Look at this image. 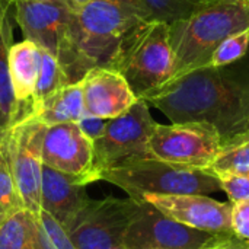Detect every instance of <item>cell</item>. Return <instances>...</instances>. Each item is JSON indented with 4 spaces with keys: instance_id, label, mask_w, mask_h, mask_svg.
Listing matches in <instances>:
<instances>
[{
    "instance_id": "obj_34",
    "label": "cell",
    "mask_w": 249,
    "mask_h": 249,
    "mask_svg": "<svg viewBox=\"0 0 249 249\" xmlns=\"http://www.w3.org/2000/svg\"><path fill=\"white\" fill-rule=\"evenodd\" d=\"M248 175H249V174H248Z\"/></svg>"
},
{
    "instance_id": "obj_28",
    "label": "cell",
    "mask_w": 249,
    "mask_h": 249,
    "mask_svg": "<svg viewBox=\"0 0 249 249\" xmlns=\"http://www.w3.org/2000/svg\"><path fill=\"white\" fill-rule=\"evenodd\" d=\"M107 124H108V120H104V118H98V117H92V115H85L79 123L77 125L80 127V130L83 131V134L93 143L95 140H98L105 128H107Z\"/></svg>"
},
{
    "instance_id": "obj_10",
    "label": "cell",
    "mask_w": 249,
    "mask_h": 249,
    "mask_svg": "<svg viewBox=\"0 0 249 249\" xmlns=\"http://www.w3.org/2000/svg\"><path fill=\"white\" fill-rule=\"evenodd\" d=\"M47 125L34 117L16 123L6 131V146L10 171L23 201L31 213L41 210L42 181V144Z\"/></svg>"
},
{
    "instance_id": "obj_33",
    "label": "cell",
    "mask_w": 249,
    "mask_h": 249,
    "mask_svg": "<svg viewBox=\"0 0 249 249\" xmlns=\"http://www.w3.org/2000/svg\"><path fill=\"white\" fill-rule=\"evenodd\" d=\"M207 1H213V0H207ZM231 1H241V3H248L249 4V0H231Z\"/></svg>"
},
{
    "instance_id": "obj_32",
    "label": "cell",
    "mask_w": 249,
    "mask_h": 249,
    "mask_svg": "<svg viewBox=\"0 0 249 249\" xmlns=\"http://www.w3.org/2000/svg\"><path fill=\"white\" fill-rule=\"evenodd\" d=\"M6 134V130H4V125H3V120H1V115H0V140L3 139V136Z\"/></svg>"
},
{
    "instance_id": "obj_30",
    "label": "cell",
    "mask_w": 249,
    "mask_h": 249,
    "mask_svg": "<svg viewBox=\"0 0 249 249\" xmlns=\"http://www.w3.org/2000/svg\"><path fill=\"white\" fill-rule=\"evenodd\" d=\"M73 9H77V7H80V6H83V4H86V3H89V1H92V0H66ZM131 1H136V3H139L140 4V1L139 0H131ZM142 6V4H140Z\"/></svg>"
},
{
    "instance_id": "obj_24",
    "label": "cell",
    "mask_w": 249,
    "mask_h": 249,
    "mask_svg": "<svg viewBox=\"0 0 249 249\" xmlns=\"http://www.w3.org/2000/svg\"><path fill=\"white\" fill-rule=\"evenodd\" d=\"M206 171L216 177L228 174H249V140L228 149H222Z\"/></svg>"
},
{
    "instance_id": "obj_23",
    "label": "cell",
    "mask_w": 249,
    "mask_h": 249,
    "mask_svg": "<svg viewBox=\"0 0 249 249\" xmlns=\"http://www.w3.org/2000/svg\"><path fill=\"white\" fill-rule=\"evenodd\" d=\"M38 249H76L67 229L45 210L35 214Z\"/></svg>"
},
{
    "instance_id": "obj_31",
    "label": "cell",
    "mask_w": 249,
    "mask_h": 249,
    "mask_svg": "<svg viewBox=\"0 0 249 249\" xmlns=\"http://www.w3.org/2000/svg\"><path fill=\"white\" fill-rule=\"evenodd\" d=\"M6 6L12 7L15 3H19V1H42V0H1Z\"/></svg>"
},
{
    "instance_id": "obj_15",
    "label": "cell",
    "mask_w": 249,
    "mask_h": 249,
    "mask_svg": "<svg viewBox=\"0 0 249 249\" xmlns=\"http://www.w3.org/2000/svg\"><path fill=\"white\" fill-rule=\"evenodd\" d=\"M85 187L86 184L82 178L44 166L41 181V209L50 213L67 229L90 200Z\"/></svg>"
},
{
    "instance_id": "obj_22",
    "label": "cell",
    "mask_w": 249,
    "mask_h": 249,
    "mask_svg": "<svg viewBox=\"0 0 249 249\" xmlns=\"http://www.w3.org/2000/svg\"><path fill=\"white\" fill-rule=\"evenodd\" d=\"M67 85L70 83L55 55L41 48V67H39V76L36 82L35 96H34V108L45 98H48L50 95H53L54 92H57L58 89Z\"/></svg>"
},
{
    "instance_id": "obj_20",
    "label": "cell",
    "mask_w": 249,
    "mask_h": 249,
    "mask_svg": "<svg viewBox=\"0 0 249 249\" xmlns=\"http://www.w3.org/2000/svg\"><path fill=\"white\" fill-rule=\"evenodd\" d=\"M22 210H25V206L10 171L6 139L3 136L0 140V225Z\"/></svg>"
},
{
    "instance_id": "obj_4",
    "label": "cell",
    "mask_w": 249,
    "mask_h": 249,
    "mask_svg": "<svg viewBox=\"0 0 249 249\" xmlns=\"http://www.w3.org/2000/svg\"><path fill=\"white\" fill-rule=\"evenodd\" d=\"M118 71L137 99H146L174 79L175 63L169 25L146 20L121 42L109 67Z\"/></svg>"
},
{
    "instance_id": "obj_26",
    "label": "cell",
    "mask_w": 249,
    "mask_h": 249,
    "mask_svg": "<svg viewBox=\"0 0 249 249\" xmlns=\"http://www.w3.org/2000/svg\"><path fill=\"white\" fill-rule=\"evenodd\" d=\"M222 185V191H225L229 200L235 204L239 201L249 200V175L244 174H228L217 177Z\"/></svg>"
},
{
    "instance_id": "obj_11",
    "label": "cell",
    "mask_w": 249,
    "mask_h": 249,
    "mask_svg": "<svg viewBox=\"0 0 249 249\" xmlns=\"http://www.w3.org/2000/svg\"><path fill=\"white\" fill-rule=\"evenodd\" d=\"M13 19L25 39L57 57L70 35L74 9L66 0L19 1L13 4Z\"/></svg>"
},
{
    "instance_id": "obj_8",
    "label": "cell",
    "mask_w": 249,
    "mask_h": 249,
    "mask_svg": "<svg viewBox=\"0 0 249 249\" xmlns=\"http://www.w3.org/2000/svg\"><path fill=\"white\" fill-rule=\"evenodd\" d=\"M233 239V233L206 232L175 222L142 201V209L124 236L123 249H212Z\"/></svg>"
},
{
    "instance_id": "obj_2",
    "label": "cell",
    "mask_w": 249,
    "mask_h": 249,
    "mask_svg": "<svg viewBox=\"0 0 249 249\" xmlns=\"http://www.w3.org/2000/svg\"><path fill=\"white\" fill-rule=\"evenodd\" d=\"M149 20L144 9L131 0H92L74 9L70 38L55 57L70 85L96 67H109L123 39Z\"/></svg>"
},
{
    "instance_id": "obj_21",
    "label": "cell",
    "mask_w": 249,
    "mask_h": 249,
    "mask_svg": "<svg viewBox=\"0 0 249 249\" xmlns=\"http://www.w3.org/2000/svg\"><path fill=\"white\" fill-rule=\"evenodd\" d=\"M149 20H159L168 25L182 20L197 9L209 3L207 0H139Z\"/></svg>"
},
{
    "instance_id": "obj_6",
    "label": "cell",
    "mask_w": 249,
    "mask_h": 249,
    "mask_svg": "<svg viewBox=\"0 0 249 249\" xmlns=\"http://www.w3.org/2000/svg\"><path fill=\"white\" fill-rule=\"evenodd\" d=\"M156 124L147 102L143 99H137L124 114L108 120L104 134L93 142V174L96 179L99 181L102 171L150 158L149 140Z\"/></svg>"
},
{
    "instance_id": "obj_18",
    "label": "cell",
    "mask_w": 249,
    "mask_h": 249,
    "mask_svg": "<svg viewBox=\"0 0 249 249\" xmlns=\"http://www.w3.org/2000/svg\"><path fill=\"white\" fill-rule=\"evenodd\" d=\"M85 115L86 109L82 86L80 83H73L58 89L39 102L31 117L50 127L64 123H79Z\"/></svg>"
},
{
    "instance_id": "obj_1",
    "label": "cell",
    "mask_w": 249,
    "mask_h": 249,
    "mask_svg": "<svg viewBox=\"0 0 249 249\" xmlns=\"http://www.w3.org/2000/svg\"><path fill=\"white\" fill-rule=\"evenodd\" d=\"M172 124L204 123L220 136L222 149L249 140V55L228 66H206L182 74L146 99Z\"/></svg>"
},
{
    "instance_id": "obj_12",
    "label": "cell",
    "mask_w": 249,
    "mask_h": 249,
    "mask_svg": "<svg viewBox=\"0 0 249 249\" xmlns=\"http://www.w3.org/2000/svg\"><path fill=\"white\" fill-rule=\"evenodd\" d=\"M42 163L54 171L82 178L86 185L98 181L93 174V143L83 134L77 123L47 127Z\"/></svg>"
},
{
    "instance_id": "obj_7",
    "label": "cell",
    "mask_w": 249,
    "mask_h": 249,
    "mask_svg": "<svg viewBox=\"0 0 249 249\" xmlns=\"http://www.w3.org/2000/svg\"><path fill=\"white\" fill-rule=\"evenodd\" d=\"M142 209L131 197L89 200L67 228L76 249H123L124 236Z\"/></svg>"
},
{
    "instance_id": "obj_27",
    "label": "cell",
    "mask_w": 249,
    "mask_h": 249,
    "mask_svg": "<svg viewBox=\"0 0 249 249\" xmlns=\"http://www.w3.org/2000/svg\"><path fill=\"white\" fill-rule=\"evenodd\" d=\"M231 228L236 238L249 244V200L232 204Z\"/></svg>"
},
{
    "instance_id": "obj_16",
    "label": "cell",
    "mask_w": 249,
    "mask_h": 249,
    "mask_svg": "<svg viewBox=\"0 0 249 249\" xmlns=\"http://www.w3.org/2000/svg\"><path fill=\"white\" fill-rule=\"evenodd\" d=\"M39 67L41 48L35 42L23 39L12 45L9 54V74L12 89L20 111L19 121L32 115Z\"/></svg>"
},
{
    "instance_id": "obj_29",
    "label": "cell",
    "mask_w": 249,
    "mask_h": 249,
    "mask_svg": "<svg viewBox=\"0 0 249 249\" xmlns=\"http://www.w3.org/2000/svg\"><path fill=\"white\" fill-rule=\"evenodd\" d=\"M212 249H249V244L241 241L239 238H236V239H233V241H231V242H228L225 245H220V247H216V248Z\"/></svg>"
},
{
    "instance_id": "obj_5",
    "label": "cell",
    "mask_w": 249,
    "mask_h": 249,
    "mask_svg": "<svg viewBox=\"0 0 249 249\" xmlns=\"http://www.w3.org/2000/svg\"><path fill=\"white\" fill-rule=\"evenodd\" d=\"M99 181H107L121 188L137 201H142V197L146 194L207 196L222 191L219 178L209 171L168 163L153 158L131 160L102 171Z\"/></svg>"
},
{
    "instance_id": "obj_25",
    "label": "cell",
    "mask_w": 249,
    "mask_h": 249,
    "mask_svg": "<svg viewBox=\"0 0 249 249\" xmlns=\"http://www.w3.org/2000/svg\"><path fill=\"white\" fill-rule=\"evenodd\" d=\"M249 51V29L228 36L214 50L209 66H228L244 58Z\"/></svg>"
},
{
    "instance_id": "obj_3",
    "label": "cell",
    "mask_w": 249,
    "mask_h": 249,
    "mask_svg": "<svg viewBox=\"0 0 249 249\" xmlns=\"http://www.w3.org/2000/svg\"><path fill=\"white\" fill-rule=\"evenodd\" d=\"M245 29H249V4L231 0L209 1L188 18L171 23L174 79L209 66L220 42Z\"/></svg>"
},
{
    "instance_id": "obj_17",
    "label": "cell",
    "mask_w": 249,
    "mask_h": 249,
    "mask_svg": "<svg viewBox=\"0 0 249 249\" xmlns=\"http://www.w3.org/2000/svg\"><path fill=\"white\" fill-rule=\"evenodd\" d=\"M10 9L0 0V115L4 130H10L20 120L19 105L16 102L10 74H9V54L13 45V22Z\"/></svg>"
},
{
    "instance_id": "obj_14",
    "label": "cell",
    "mask_w": 249,
    "mask_h": 249,
    "mask_svg": "<svg viewBox=\"0 0 249 249\" xmlns=\"http://www.w3.org/2000/svg\"><path fill=\"white\" fill-rule=\"evenodd\" d=\"M88 115L112 120L128 111L137 101L125 79L108 67L90 70L80 82Z\"/></svg>"
},
{
    "instance_id": "obj_19",
    "label": "cell",
    "mask_w": 249,
    "mask_h": 249,
    "mask_svg": "<svg viewBox=\"0 0 249 249\" xmlns=\"http://www.w3.org/2000/svg\"><path fill=\"white\" fill-rule=\"evenodd\" d=\"M0 249H38L34 213L25 209L0 225Z\"/></svg>"
},
{
    "instance_id": "obj_9",
    "label": "cell",
    "mask_w": 249,
    "mask_h": 249,
    "mask_svg": "<svg viewBox=\"0 0 249 249\" xmlns=\"http://www.w3.org/2000/svg\"><path fill=\"white\" fill-rule=\"evenodd\" d=\"M222 152L219 133L204 123L156 124L149 140V155L153 159L207 169Z\"/></svg>"
},
{
    "instance_id": "obj_13",
    "label": "cell",
    "mask_w": 249,
    "mask_h": 249,
    "mask_svg": "<svg viewBox=\"0 0 249 249\" xmlns=\"http://www.w3.org/2000/svg\"><path fill=\"white\" fill-rule=\"evenodd\" d=\"M142 201L152 204L166 217L190 228L214 233H232V204L198 194H146L142 197Z\"/></svg>"
}]
</instances>
